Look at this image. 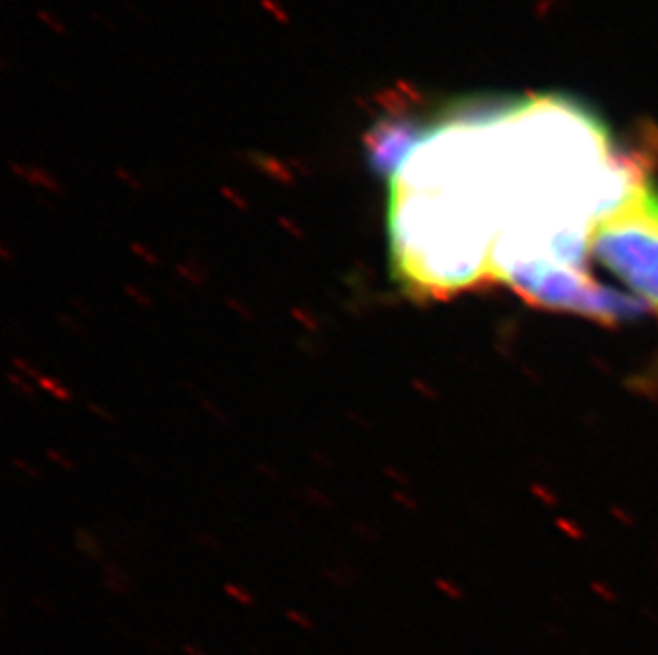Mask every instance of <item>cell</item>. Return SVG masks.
<instances>
[{
	"instance_id": "6da1fadb",
	"label": "cell",
	"mask_w": 658,
	"mask_h": 655,
	"mask_svg": "<svg viewBox=\"0 0 658 655\" xmlns=\"http://www.w3.org/2000/svg\"><path fill=\"white\" fill-rule=\"evenodd\" d=\"M588 253L658 307V192L641 185L598 217L588 234Z\"/></svg>"
},
{
	"instance_id": "7a4b0ae2",
	"label": "cell",
	"mask_w": 658,
	"mask_h": 655,
	"mask_svg": "<svg viewBox=\"0 0 658 655\" xmlns=\"http://www.w3.org/2000/svg\"><path fill=\"white\" fill-rule=\"evenodd\" d=\"M526 302L552 309L569 311L590 317L598 323L614 325L622 319L639 317L647 311V304L620 294L616 290L594 283L582 270L563 266L550 260H530L505 270L503 279Z\"/></svg>"
}]
</instances>
